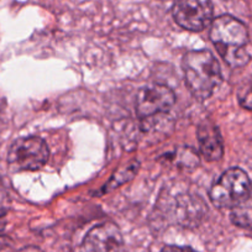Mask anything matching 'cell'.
Listing matches in <instances>:
<instances>
[{"instance_id": "6da1fadb", "label": "cell", "mask_w": 252, "mask_h": 252, "mask_svg": "<svg viewBox=\"0 0 252 252\" xmlns=\"http://www.w3.org/2000/svg\"><path fill=\"white\" fill-rule=\"evenodd\" d=\"M210 40L222 60L232 68L246 66L251 60L249 45V30L239 19L231 15H221L213 20Z\"/></svg>"}, {"instance_id": "7a4b0ae2", "label": "cell", "mask_w": 252, "mask_h": 252, "mask_svg": "<svg viewBox=\"0 0 252 252\" xmlns=\"http://www.w3.org/2000/svg\"><path fill=\"white\" fill-rule=\"evenodd\" d=\"M184 81L189 92L197 99L210 98L222 82L221 68L210 51H189L182 60Z\"/></svg>"}, {"instance_id": "3957f363", "label": "cell", "mask_w": 252, "mask_h": 252, "mask_svg": "<svg viewBox=\"0 0 252 252\" xmlns=\"http://www.w3.org/2000/svg\"><path fill=\"white\" fill-rule=\"evenodd\" d=\"M251 181L244 169L239 167L229 168L212 186L209 198L220 209L234 208L250 192Z\"/></svg>"}, {"instance_id": "277c9868", "label": "cell", "mask_w": 252, "mask_h": 252, "mask_svg": "<svg viewBox=\"0 0 252 252\" xmlns=\"http://www.w3.org/2000/svg\"><path fill=\"white\" fill-rule=\"evenodd\" d=\"M48 156V147L41 137H20L9 149L8 163L14 171H37L45 166Z\"/></svg>"}, {"instance_id": "5b68a950", "label": "cell", "mask_w": 252, "mask_h": 252, "mask_svg": "<svg viewBox=\"0 0 252 252\" xmlns=\"http://www.w3.org/2000/svg\"><path fill=\"white\" fill-rule=\"evenodd\" d=\"M172 15L182 29L199 32L213 23L214 8L212 0H176Z\"/></svg>"}, {"instance_id": "8992f818", "label": "cell", "mask_w": 252, "mask_h": 252, "mask_svg": "<svg viewBox=\"0 0 252 252\" xmlns=\"http://www.w3.org/2000/svg\"><path fill=\"white\" fill-rule=\"evenodd\" d=\"M176 103L173 91L163 84H150L142 87L136 95L135 109L139 118H152L168 113Z\"/></svg>"}, {"instance_id": "52a82bcc", "label": "cell", "mask_w": 252, "mask_h": 252, "mask_svg": "<svg viewBox=\"0 0 252 252\" xmlns=\"http://www.w3.org/2000/svg\"><path fill=\"white\" fill-rule=\"evenodd\" d=\"M81 252H126L121 230L114 222L95 225L84 236Z\"/></svg>"}, {"instance_id": "ba28073f", "label": "cell", "mask_w": 252, "mask_h": 252, "mask_svg": "<svg viewBox=\"0 0 252 252\" xmlns=\"http://www.w3.org/2000/svg\"><path fill=\"white\" fill-rule=\"evenodd\" d=\"M198 142L203 157L207 161H219L224 154L221 135L217 125L204 123L198 127Z\"/></svg>"}, {"instance_id": "9c48e42d", "label": "cell", "mask_w": 252, "mask_h": 252, "mask_svg": "<svg viewBox=\"0 0 252 252\" xmlns=\"http://www.w3.org/2000/svg\"><path fill=\"white\" fill-rule=\"evenodd\" d=\"M230 219L236 226L252 230V187L242 200L231 208Z\"/></svg>"}, {"instance_id": "30bf717a", "label": "cell", "mask_w": 252, "mask_h": 252, "mask_svg": "<svg viewBox=\"0 0 252 252\" xmlns=\"http://www.w3.org/2000/svg\"><path fill=\"white\" fill-rule=\"evenodd\" d=\"M137 169H139V163L137 162H132L131 164H127L124 168L119 169L118 173L114 174L113 178L110 179L108 184H105L104 187V192H110L114 188L119 187L120 184L125 183V182H129L130 179L134 178V176L136 174Z\"/></svg>"}, {"instance_id": "8fae6325", "label": "cell", "mask_w": 252, "mask_h": 252, "mask_svg": "<svg viewBox=\"0 0 252 252\" xmlns=\"http://www.w3.org/2000/svg\"><path fill=\"white\" fill-rule=\"evenodd\" d=\"M10 204L11 200L8 190L3 186H0V219L5 217L6 213L10 209Z\"/></svg>"}, {"instance_id": "7c38bea8", "label": "cell", "mask_w": 252, "mask_h": 252, "mask_svg": "<svg viewBox=\"0 0 252 252\" xmlns=\"http://www.w3.org/2000/svg\"><path fill=\"white\" fill-rule=\"evenodd\" d=\"M161 252H198L189 246H178V245H166Z\"/></svg>"}, {"instance_id": "4fadbf2b", "label": "cell", "mask_w": 252, "mask_h": 252, "mask_svg": "<svg viewBox=\"0 0 252 252\" xmlns=\"http://www.w3.org/2000/svg\"><path fill=\"white\" fill-rule=\"evenodd\" d=\"M240 104L242 108L247 109V110H252V87L244 94L240 96Z\"/></svg>"}, {"instance_id": "5bb4252c", "label": "cell", "mask_w": 252, "mask_h": 252, "mask_svg": "<svg viewBox=\"0 0 252 252\" xmlns=\"http://www.w3.org/2000/svg\"><path fill=\"white\" fill-rule=\"evenodd\" d=\"M18 252H43L40 247L37 246H25L19 250Z\"/></svg>"}]
</instances>
